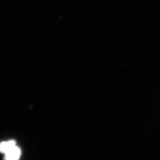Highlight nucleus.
Here are the masks:
<instances>
[{"label": "nucleus", "mask_w": 160, "mask_h": 160, "mask_svg": "<svg viewBox=\"0 0 160 160\" xmlns=\"http://www.w3.org/2000/svg\"><path fill=\"white\" fill-rule=\"evenodd\" d=\"M21 149L15 146L5 154V159L9 160H18L21 156Z\"/></svg>", "instance_id": "1"}, {"label": "nucleus", "mask_w": 160, "mask_h": 160, "mask_svg": "<svg viewBox=\"0 0 160 160\" xmlns=\"http://www.w3.org/2000/svg\"><path fill=\"white\" fill-rule=\"evenodd\" d=\"M16 146V142L13 140L3 142L0 144V152L6 154Z\"/></svg>", "instance_id": "2"}]
</instances>
